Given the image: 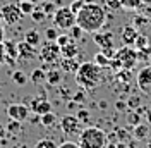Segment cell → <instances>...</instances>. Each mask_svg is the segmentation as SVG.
Masks as SVG:
<instances>
[{
  "mask_svg": "<svg viewBox=\"0 0 151 148\" xmlns=\"http://www.w3.org/2000/svg\"><path fill=\"white\" fill-rule=\"evenodd\" d=\"M105 19V9L96 2H84V5L76 12V24H79L84 33L91 35L103 28Z\"/></svg>",
  "mask_w": 151,
  "mask_h": 148,
  "instance_id": "1",
  "label": "cell"
},
{
  "mask_svg": "<svg viewBox=\"0 0 151 148\" xmlns=\"http://www.w3.org/2000/svg\"><path fill=\"white\" fill-rule=\"evenodd\" d=\"M76 83L79 84L83 90H93L96 88L101 81V67L94 64V62H81L77 71L74 73Z\"/></svg>",
  "mask_w": 151,
  "mask_h": 148,
  "instance_id": "2",
  "label": "cell"
},
{
  "mask_svg": "<svg viewBox=\"0 0 151 148\" xmlns=\"http://www.w3.org/2000/svg\"><path fill=\"white\" fill-rule=\"evenodd\" d=\"M137 60H139L137 50L129 45H124L122 48L115 50V54L112 57V67L115 71H119V69H132L137 64Z\"/></svg>",
  "mask_w": 151,
  "mask_h": 148,
  "instance_id": "3",
  "label": "cell"
},
{
  "mask_svg": "<svg viewBox=\"0 0 151 148\" xmlns=\"http://www.w3.org/2000/svg\"><path fill=\"white\" fill-rule=\"evenodd\" d=\"M81 148H106V133L100 128H86L79 133Z\"/></svg>",
  "mask_w": 151,
  "mask_h": 148,
  "instance_id": "4",
  "label": "cell"
},
{
  "mask_svg": "<svg viewBox=\"0 0 151 148\" xmlns=\"http://www.w3.org/2000/svg\"><path fill=\"white\" fill-rule=\"evenodd\" d=\"M76 24V12L69 7H58L53 12V26L57 29H69Z\"/></svg>",
  "mask_w": 151,
  "mask_h": 148,
  "instance_id": "5",
  "label": "cell"
},
{
  "mask_svg": "<svg viewBox=\"0 0 151 148\" xmlns=\"http://www.w3.org/2000/svg\"><path fill=\"white\" fill-rule=\"evenodd\" d=\"M58 57H60V46H58L57 41L48 40L40 50V60L45 62V64H53V62L58 60Z\"/></svg>",
  "mask_w": 151,
  "mask_h": 148,
  "instance_id": "6",
  "label": "cell"
},
{
  "mask_svg": "<svg viewBox=\"0 0 151 148\" xmlns=\"http://www.w3.org/2000/svg\"><path fill=\"white\" fill-rule=\"evenodd\" d=\"M22 10L19 5L16 4H7V5H4L2 10H0V17L2 21L5 22V24H17L19 21L22 19Z\"/></svg>",
  "mask_w": 151,
  "mask_h": 148,
  "instance_id": "7",
  "label": "cell"
},
{
  "mask_svg": "<svg viewBox=\"0 0 151 148\" xmlns=\"http://www.w3.org/2000/svg\"><path fill=\"white\" fill-rule=\"evenodd\" d=\"M93 41L108 57H113L115 52H113V35L112 33H100V31H96V33H93Z\"/></svg>",
  "mask_w": 151,
  "mask_h": 148,
  "instance_id": "8",
  "label": "cell"
},
{
  "mask_svg": "<svg viewBox=\"0 0 151 148\" xmlns=\"http://www.w3.org/2000/svg\"><path fill=\"white\" fill-rule=\"evenodd\" d=\"M7 115L9 119L17 120V122H24L29 115V107L24 103H12L7 107Z\"/></svg>",
  "mask_w": 151,
  "mask_h": 148,
  "instance_id": "9",
  "label": "cell"
},
{
  "mask_svg": "<svg viewBox=\"0 0 151 148\" xmlns=\"http://www.w3.org/2000/svg\"><path fill=\"white\" fill-rule=\"evenodd\" d=\"M137 86L141 88V91L151 93V65L142 67L137 73Z\"/></svg>",
  "mask_w": 151,
  "mask_h": 148,
  "instance_id": "10",
  "label": "cell"
},
{
  "mask_svg": "<svg viewBox=\"0 0 151 148\" xmlns=\"http://www.w3.org/2000/svg\"><path fill=\"white\" fill-rule=\"evenodd\" d=\"M60 128L65 134H76L79 131V117L76 115H65L60 119Z\"/></svg>",
  "mask_w": 151,
  "mask_h": 148,
  "instance_id": "11",
  "label": "cell"
},
{
  "mask_svg": "<svg viewBox=\"0 0 151 148\" xmlns=\"http://www.w3.org/2000/svg\"><path fill=\"white\" fill-rule=\"evenodd\" d=\"M29 110L38 114V115H43V114H47V112L52 110V103L48 102L47 98H35L33 102H31V107H29Z\"/></svg>",
  "mask_w": 151,
  "mask_h": 148,
  "instance_id": "12",
  "label": "cell"
},
{
  "mask_svg": "<svg viewBox=\"0 0 151 148\" xmlns=\"http://www.w3.org/2000/svg\"><path fill=\"white\" fill-rule=\"evenodd\" d=\"M16 45H17V59H24V60H28V59H33V57L36 55L35 46L29 45L26 40L19 41V43H16Z\"/></svg>",
  "mask_w": 151,
  "mask_h": 148,
  "instance_id": "13",
  "label": "cell"
},
{
  "mask_svg": "<svg viewBox=\"0 0 151 148\" xmlns=\"http://www.w3.org/2000/svg\"><path fill=\"white\" fill-rule=\"evenodd\" d=\"M137 29H136V26H125V28L122 29V41L124 45H129L132 46L134 43H136V38H137Z\"/></svg>",
  "mask_w": 151,
  "mask_h": 148,
  "instance_id": "14",
  "label": "cell"
},
{
  "mask_svg": "<svg viewBox=\"0 0 151 148\" xmlns=\"http://www.w3.org/2000/svg\"><path fill=\"white\" fill-rule=\"evenodd\" d=\"M5 46V62L14 64L17 59V45H14V41H4Z\"/></svg>",
  "mask_w": 151,
  "mask_h": 148,
  "instance_id": "15",
  "label": "cell"
},
{
  "mask_svg": "<svg viewBox=\"0 0 151 148\" xmlns=\"http://www.w3.org/2000/svg\"><path fill=\"white\" fill-rule=\"evenodd\" d=\"M79 54V48L76 45V40H70L67 45L60 46V55L62 57H77Z\"/></svg>",
  "mask_w": 151,
  "mask_h": 148,
  "instance_id": "16",
  "label": "cell"
},
{
  "mask_svg": "<svg viewBox=\"0 0 151 148\" xmlns=\"http://www.w3.org/2000/svg\"><path fill=\"white\" fill-rule=\"evenodd\" d=\"M93 62L98 67H112V57H108L105 52H98L96 55H94V59H93Z\"/></svg>",
  "mask_w": 151,
  "mask_h": 148,
  "instance_id": "17",
  "label": "cell"
},
{
  "mask_svg": "<svg viewBox=\"0 0 151 148\" xmlns=\"http://www.w3.org/2000/svg\"><path fill=\"white\" fill-rule=\"evenodd\" d=\"M77 67H79V62L76 60V57H64V60H62V69H64V71L76 73Z\"/></svg>",
  "mask_w": 151,
  "mask_h": 148,
  "instance_id": "18",
  "label": "cell"
},
{
  "mask_svg": "<svg viewBox=\"0 0 151 148\" xmlns=\"http://www.w3.org/2000/svg\"><path fill=\"white\" fill-rule=\"evenodd\" d=\"M24 40L28 41L29 45H33V46H38V45H40V41H41V35L38 33L36 29H29L28 33L24 35Z\"/></svg>",
  "mask_w": 151,
  "mask_h": 148,
  "instance_id": "19",
  "label": "cell"
},
{
  "mask_svg": "<svg viewBox=\"0 0 151 148\" xmlns=\"http://www.w3.org/2000/svg\"><path fill=\"white\" fill-rule=\"evenodd\" d=\"M41 117V124L45 126V128H52L53 124H55V120H57V115L53 114V112L50 110V112H47V114H43V115H40Z\"/></svg>",
  "mask_w": 151,
  "mask_h": 148,
  "instance_id": "20",
  "label": "cell"
},
{
  "mask_svg": "<svg viewBox=\"0 0 151 148\" xmlns=\"http://www.w3.org/2000/svg\"><path fill=\"white\" fill-rule=\"evenodd\" d=\"M144 0H122V9L124 10H137L142 5Z\"/></svg>",
  "mask_w": 151,
  "mask_h": 148,
  "instance_id": "21",
  "label": "cell"
},
{
  "mask_svg": "<svg viewBox=\"0 0 151 148\" xmlns=\"http://www.w3.org/2000/svg\"><path fill=\"white\" fill-rule=\"evenodd\" d=\"M60 78H62V76H60V73H58V71H55V69H52V71H48V73H47V78H45V79H47L52 86H55V84L60 83Z\"/></svg>",
  "mask_w": 151,
  "mask_h": 148,
  "instance_id": "22",
  "label": "cell"
},
{
  "mask_svg": "<svg viewBox=\"0 0 151 148\" xmlns=\"http://www.w3.org/2000/svg\"><path fill=\"white\" fill-rule=\"evenodd\" d=\"M134 136L137 139H142L148 136V126H144V124H136V128H134Z\"/></svg>",
  "mask_w": 151,
  "mask_h": 148,
  "instance_id": "23",
  "label": "cell"
},
{
  "mask_svg": "<svg viewBox=\"0 0 151 148\" xmlns=\"http://www.w3.org/2000/svg\"><path fill=\"white\" fill-rule=\"evenodd\" d=\"M19 7H21V10H22V14H24V16H26V14L31 16V12L35 10L36 4H33L31 0H24V2H21V4H19Z\"/></svg>",
  "mask_w": 151,
  "mask_h": 148,
  "instance_id": "24",
  "label": "cell"
},
{
  "mask_svg": "<svg viewBox=\"0 0 151 148\" xmlns=\"http://www.w3.org/2000/svg\"><path fill=\"white\" fill-rule=\"evenodd\" d=\"M45 78H47V74L43 73L41 69H35V71L31 73V81L36 83V84H40L41 81H45Z\"/></svg>",
  "mask_w": 151,
  "mask_h": 148,
  "instance_id": "25",
  "label": "cell"
},
{
  "mask_svg": "<svg viewBox=\"0 0 151 148\" xmlns=\"http://www.w3.org/2000/svg\"><path fill=\"white\" fill-rule=\"evenodd\" d=\"M83 28L79 26V24H74L72 28H69V35H70V38L72 40H79V38H83Z\"/></svg>",
  "mask_w": 151,
  "mask_h": 148,
  "instance_id": "26",
  "label": "cell"
},
{
  "mask_svg": "<svg viewBox=\"0 0 151 148\" xmlns=\"http://www.w3.org/2000/svg\"><path fill=\"white\" fill-rule=\"evenodd\" d=\"M58 145H57L53 139H48V138H43V139H40L36 143V147L35 148H57Z\"/></svg>",
  "mask_w": 151,
  "mask_h": 148,
  "instance_id": "27",
  "label": "cell"
},
{
  "mask_svg": "<svg viewBox=\"0 0 151 148\" xmlns=\"http://www.w3.org/2000/svg\"><path fill=\"white\" fill-rule=\"evenodd\" d=\"M12 79H14V83H17L19 86H22V84L28 83V78H26V74L21 73V71H16V73L12 74Z\"/></svg>",
  "mask_w": 151,
  "mask_h": 148,
  "instance_id": "28",
  "label": "cell"
},
{
  "mask_svg": "<svg viewBox=\"0 0 151 148\" xmlns=\"http://www.w3.org/2000/svg\"><path fill=\"white\" fill-rule=\"evenodd\" d=\"M105 7L110 10H120L122 9V0H103Z\"/></svg>",
  "mask_w": 151,
  "mask_h": 148,
  "instance_id": "29",
  "label": "cell"
},
{
  "mask_svg": "<svg viewBox=\"0 0 151 148\" xmlns=\"http://www.w3.org/2000/svg\"><path fill=\"white\" fill-rule=\"evenodd\" d=\"M134 45H136V50H141V48H144V46H148V38L144 36V35H137Z\"/></svg>",
  "mask_w": 151,
  "mask_h": 148,
  "instance_id": "30",
  "label": "cell"
},
{
  "mask_svg": "<svg viewBox=\"0 0 151 148\" xmlns=\"http://www.w3.org/2000/svg\"><path fill=\"white\" fill-rule=\"evenodd\" d=\"M31 17H33V21H36V22L43 21V19H45V10H41V9H38V7H35V10L31 12Z\"/></svg>",
  "mask_w": 151,
  "mask_h": 148,
  "instance_id": "31",
  "label": "cell"
},
{
  "mask_svg": "<svg viewBox=\"0 0 151 148\" xmlns=\"http://www.w3.org/2000/svg\"><path fill=\"white\" fill-rule=\"evenodd\" d=\"M70 40H72V38H70V35H58L55 41L58 43V46H64V45H67Z\"/></svg>",
  "mask_w": 151,
  "mask_h": 148,
  "instance_id": "32",
  "label": "cell"
},
{
  "mask_svg": "<svg viewBox=\"0 0 151 148\" xmlns=\"http://www.w3.org/2000/svg\"><path fill=\"white\" fill-rule=\"evenodd\" d=\"M45 36H47V40H52V41H55L57 36H58V33H57L55 28H48L47 31H45Z\"/></svg>",
  "mask_w": 151,
  "mask_h": 148,
  "instance_id": "33",
  "label": "cell"
},
{
  "mask_svg": "<svg viewBox=\"0 0 151 148\" xmlns=\"http://www.w3.org/2000/svg\"><path fill=\"white\" fill-rule=\"evenodd\" d=\"M57 148H81V147H79V143H74V141H65V143L58 145Z\"/></svg>",
  "mask_w": 151,
  "mask_h": 148,
  "instance_id": "34",
  "label": "cell"
},
{
  "mask_svg": "<svg viewBox=\"0 0 151 148\" xmlns=\"http://www.w3.org/2000/svg\"><path fill=\"white\" fill-rule=\"evenodd\" d=\"M83 5H84V0H76V2H72V4H70V9L74 10V12H77V10L81 9Z\"/></svg>",
  "mask_w": 151,
  "mask_h": 148,
  "instance_id": "35",
  "label": "cell"
},
{
  "mask_svg": "<svg viewBox=\"0 0 151 148\" xmlns=\"http://www.w3.org/2000/svg\"><path fill=\"white\" fill-rule=\"evenodd\" d=\"M5 64V46H4V41H0V65Z\"/></svg>",
  "mask_w": 151,
  "mask_h": 148,
  "instance_id": "36",
  "label": "cell"
},
{
  "mask_svg": "<svg viewBox=\"0 0 151 148\" xmlns=\"http://www.w3.org/2000/svg\"><path fill=\"white\" fill-rule=\"evenodd\" d=\"M19 124H21V122H17V120H12V119H10L9 131H19Z\"/></svg>",
  "mask_w": 151,
  "mask_h": 148,
  "instance_id": "37",
  "label": "cell"
},
{
  "mask_svg": "<svg viewBox=\"0 0 151 148\" xmlns=\"http://www.w3.org/2000/svg\"><path fill=\"white\" fill-rule=\"evenodd\" d=\"M139 119H141L139 115H136V114H131V117H129V122H131V124H139Z\"/></svg>",
  "mask_w": 151,
  "mask_h": 148,
  "instance_id": "38",
  "label": "cell"
},
{
  "mask_svg": "<svg viewBox=\"0 0 151 148\" xmlns=\"http://www.w3.org/2000/svg\"><path fill=\"white\" fill-rule=\"evenodd\" d=\"M106 148H127V145H124V143H110Z\"/></svg>",
  "mask_w": 151,
  "mask_h": 148,
  "instance_id": "39",
  "label": "cell"
},
{
  "mask_svg": "<svg viewBox=\"0 0 151 148\" xmlns=\"http://www.w3.org/2000/svg\"><path fill=\"white\" fill-rule=\"evenodd\" d=\"M5 38V31H4V22H2V17H0V41H4Z\"/></svg>",
  "mask_w": 151,
  "mask_h": 148,
  "instance_id": "40",
  "label": "cell"
},
{
  "mask_svg": "<svg viewBox=\"0 0 151 148\" xmlns=\"http://www.w3.org/2000/svg\"><path fill=\"white\" fill-rule=\"evenodd\" d=\"M134 22L142 26V24H146V22H148V19H146V17H136V19H134Z\"/></svg>",
  "mask_w": 151,
  "mask_h": 148,
  "instance_id": "41",
  "label": "cell"
},
{
  "mask_svg": "<svg viewBox=\"0 0 151 148\" xmlns=\"http://www.w3.org/2000/svg\"><path fill=\"white\" fill-rule=\"evenodd\" d=\"M88 117H89V114L86 110H81L79 112V119H83V120H88Z\"/></svg>",
  "mask_w": 151,
  "mask_h": 148,
  "instance_id": "42",
  "label": "cell"
},
{
  "mask_svg": "<svg viewBox=\"0 0 151 148\" xmlns=\"http://www.w3.org/2000/svg\"><path fill=\"white\" fill-rule=\"evenodd\" d=\"M47 12H55L52 4H47V5H45V14H47Z\"/></svg>",
  "mask_w": 151,
  "mask_h": 148,
  "instance_id": "43",
  "label": "cell"
},
{
  "mask_svg": "<svg viewBox=\"0 0 151 148\" xmlns=\"http://www.w3.org/2000/svg\"><path fill=\"white\" fill-rule=\"evenodd\" d=\"M2 136H4V128L0 126V138H2Z\"/></svg>",
  "mask_w": 151,
  "mask_h": 148,
  "instance_id": "44",
  "label": "cell"
},
{
  "mask_svg": "<svg viewBox=\"0 0 151 148\" xmlns=\"http://www.w3.org/2000/svg\"><path fill=\"white\" fill-rule=\"evenodd\" d=\"M148 120L151 122V112H148Z\"/></svg>",
  "mask_w": 151,
  "mask_h": 148,
  "instance_id": "45",
  "label": "cell"
},
{
  "mask_svg": "<svg viewBox=\"0 0 151 148\" xmlns=\"http://www.w3.org/2000/svg\"><path fill=\"white\" fill-rule=\"evenodd\" d=\"M19 2H24V0H19Z\"/></svg>",
  "mask_w": 151,
  "mask_h": 148,
  "instance_id": "46",
  "label": "cell"
},
{
  "mask_svg": "<svg viewBox=\"0 0 151 148\" xmlns=\"http://www.w3.org/2000/svg\"><path fill=\"white\" fill-rule=\"evenodd\" d=\"M146 2H151V0H146Z\"/></svg>",
  "mask_w": 151,
  "mask_h": 148,
  "instance_id": "47",
  "label": "cell"
}]
</instances>
